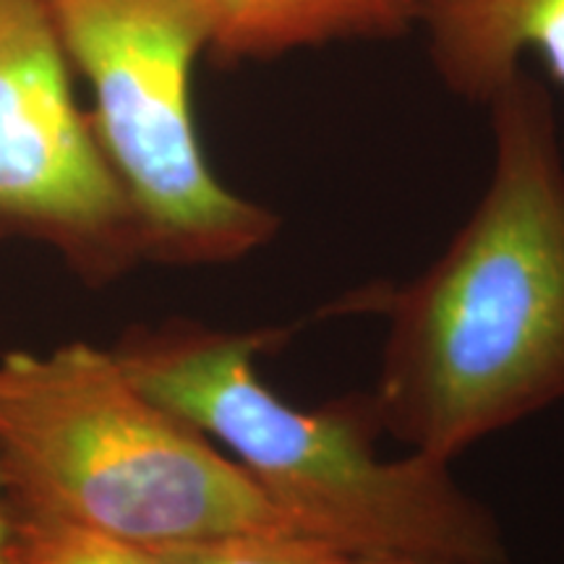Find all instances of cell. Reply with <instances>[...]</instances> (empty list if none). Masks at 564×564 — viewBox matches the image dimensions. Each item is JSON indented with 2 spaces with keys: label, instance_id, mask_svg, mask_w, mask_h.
<instances>
[{
  "label": "cell",
  "instance_id": "cell-7",
  "mask_svg": "<svg viewBox=\"0 0 564 564\" xmlns=\"http://www.w3.org/2000/svg\"><path fill=\"white\" fill-rule=\"evenodd\" d=\"M217 68L262 66L345 42L415 32V0H196Z\"/></svg>",
  "mask_w": 564,
  "mask_h": 564
},
{
  "label": "cell",
  "instance_id": "cell-1",
  "mask_svg": "<svg viewBox=\"0 0 564 564\" xmlns=\"http://www.w3.org/2000/svg\"><path fill=\"white\" fill-rule=\"evenodd\" d=\"M491 173L444 251L398 291L371 403L408 453L453 463L564 403V137L520 68L486 105Z\"/></svg>",
  "mask_w": 564,
  "mask_h": 564
},
{
  "label": "cell",
  "instance_id": "cell-6",
  "mask_svg": "<svg viewBox=\"0 0 564 564\" xmlns=\"http://www.w3.org/2000/svg\"><path fill=\"white\" fill-rule=\"evenodd\" d=\"M415 30L460 100L486 108L528 55L564 87V0H415Z\"/></svg>",
  "mask_w": 564,
  "mask_h": 564
},
{
  "label": "cell",
  "instance_id": "cell-11",
  "mask_svg": "<svg viewBox=\"0 0 564 564\" xmlns=\"http://www.w3.org/2000/svg\"><path fill=\"white\" fill-rule=\"evenodd\" d=\"M3 541H6V507H3V497H0V564H6Z\"/></svg>",
  "mask_w": 564,
  "mask_h": 564
},
{
  "label": "cell",
  "instance_id": "cell-9",
  "mask_svg": "<svg viewBox=\"0 0 564 564\" xmlns=\"http://www.w3.org/2000/svg\"><path fill=\"white\" fill-rule=\"evenodd\" d=\"M154 552L171 564H340L345 556H350L314 541L274 535H228Z\"/></svg>",
  "mask_w": 564,
  "mask_h": 564
},
{
  "label": "cell",
  "instance_id": "cell-3",
  "mask_svg": "<svg viewBox=\"0 0 564 564\" xmlns=\"http://www.w3.org/2000/svg\"><path fill=\"white\" fill-rule=\"evenodd\" d=\"M0 497L9 514L150 549L228 535L312 541L207 434L89 343L0 358Z\"/></svg>",
  "mask_w": 564,
  "mask_h": 564
},
{
  "label": "cell",
  "instance_id": "cell-5",
  "mask_svg": "<svg viewBox=\"0 0 564 564\" xmlns=\"http://www.w3.org/2000/svg\"><path fill=\"white\" fill-rule=\"evenodd\" d=\"M0 238L45 243L87 285L147 262L137 209L42 0H0Z\"/></svg>",
  "mask_w": 564,
  "mask_h": 564
},
{
  "label": "cell",
  "instance_id": "cell-8",
  "mask_svg": "<svg viewBox=\"0 0 564 564\" xmlns=\"http://www.w3.org/2000/svg\"><path fill=\"white\" fill-rule=\"evenodd\" d=\"M6 564H171L150 546L6 512Z\"/></svg>",
  "mask_w": 564,
  "mask_h": 564
},
{
  "label": "cell",
  "instance_id": "cell-4",
  "mask_svg": "<svg viewBox=\"0 0 564 564\" xmlns=\"http://www.w3.org/2000/svg\"><path fill=\"white\" fill-rule=\"evenodd\" d=\"M112 171L137 209L147 262L230 264L270 246L282 220L232 192L204 158L194 68L207 53L196 0H42Z\"/></svg>",
  "mask_w": 564,
  "mask_h": 564
},
{
  "label": "cell",
  "instance_id": "cell-2",
  "mask_svg": "<svg viewBox=\"0 0 564 564\" xmlns=\"http://www.w3.org/2000/svg\"><path fill=\"white\" fill-rule=\"evenodd\" d=\"M282 329L196 319L133 324L112 345L126 377L154 403L223 444L306 539L343 554H415L453 564H510L497 514L453 463L377 455L382 423L369 392L303 408L264 382L259 356Z\"/></svg>",
  "mask_w": 564,
  "mask_h": 564
},
{
  "label": "cell",
  "instance_id": "cell-10",
  "mask_svg": "<svg viewBox=\"0 0 564 564\" xmlns=\"http://www.w3.org/2000/svg\"><path fill=\"white\" fill-rule=\"evenodd\" d=\"M340 564H453L432 560V556H415V554H394V552H373V554H350Z\"/></svg>",
  "mask_w": 564,
  "mask_h": 564
}]
</instances>
